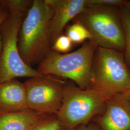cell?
I'll return each instance as SVG.
<instances>
[{"instance_id":"1","label":"cell","mask_w":130,"mask_h":130,"mask_svg":"<svg viewBox=\"0 0 130 130\" xmlns=\"http://www.w3.org/2000/svg\"><path fill=\"white\" fill-rule=\"evenodd\" d=\"M53 14L49 0H34L23 20L19 32V52L30 67L40 64L51 51Z\"/></svg>"},{"instance_id":"2","label":"cell","mask_w":130,"mask_h":130,"mask_svg":"<svg viewBox=\"0 0 130 130\" xmlns=\"http://www.w3.org/2000/svg\"><path fill=\"white\" fill-rule=\"evenodd\" d=\"M97 48L90 41L70 53L51 50L39 64L38 71L42 74L70 79L82 89L91 88L93 60Z\"/></svg>"},{"instance_id":"3","label":"cell","mask_w":130,"mask_h":130,"mask_svg":"<svg viewBox=\"0 0 130 130\" xmlns=\"http://www.w3.org/2000/svg\"><path fill=\"white\" fill-rule=\"evenodd\" d=\"M123 56L116 50L98 47L93 60L91 88L107 99L130 89V73Z\"/></svg>"},{"instance_id":"4","label":"cell","mask_w":130,"mask_h":130,"mask_svg":"<svg viewBox=\"0 0 130 130\" xmlns=\"http://www.w3.org/2000/svg\"><path fill=\"white\" fill-rule=\"evenodd\" d=\"M107 99L93 89H82L74 84L66 83L60 108L56 114L66 130L86 125L102 114Z\"/></svg>"},{"instance_id":"5","label":"cell","mask_w":130,"mask_h":130,"mask_svg":"<svg viewBox=\"0 0 130 130\" xmlns=\"http://www.w3.org/2000/svg\"><path fill=\"white\" fill-rule=\"evenodd\" d=\"M24 18L9 14L1 28L0 83L18 78H30L44 75L27 65L20 55L19 32Z\"/></svg>"},{"instance_id":"6","label":"cell","mask_w":130,"mask_h":130,"mask_svg":"<svg viewBox=\"0 0 130 130\" xmlns=\"http://www.w3.org/2000/svg\"><path fill=\"white\" fill-rule=\"evenodd\" d=\"M91 34L90 41L98 47L125 49L122 25L115 11L108 6H91L79 14V21Z\"/></svg>"},{"instance_id":"7","label":"cell","mask_w":130,"mask_h":130,"mask_svg":"<svg viewBox=\"0 0 130 130\" xmlns=\"http://www.w3.org/2000/svg\"><path fill=\"white\" fill-rule=\"evenodd\" d=\"M66 83L49 75L29 78L24 83L28 109L56 115L62 105Z\"/></svg>"},{"instance_id":"8","label":"cell","mask_w":130,"mask_h":130,"mask_svg":"<svg viewBox=\"0 0 130 130\" xmlns=\"http://www.w3.org/2000/svg\"><path fill=\"white\" fill-rule=\"evenodd\" d=\"M93 121L102 130H130V104L123 94L107 99L106 108Z\"/></svg>"},{"instance_id":"9","label":"cell","mask_w":130,"mask_h":130,"mask_svg":"<svg viewBox=\"0 0 130 130\" xmlns=\"http://www.w3.org/2000/svg\"><path fill=\"white\" fill-rule=\"evenodd\" d=\"M53 14L51 22V43L67 24L90 7L89 0H49Z\"/></svg>"},{"instance_id":"10","label":"cell","mask_w":130,"mask_h":130,"mask_svg":"<svg viewBox=\"0 0 130 130\" xmlns=\"http://www.w3.org/2000/svg\"><path fill=\"white\" fill-rule=\"evenodd\" d=\"M28 109L24 83L17 79L0 83V113L17 112Z\"/></svg>"},{"instance_id":"11","label":"cell","mask_w":130,"mask_h":130,"mask_svg":"<svg viewBox=\"0 0 130 130\" xmlns=\"http://www.w3.org/2000/svg\"><path fill=\"white\" fill-rule=\"evenodd\" d=\"M48 115L30 109L0 113V130H32Z\"/></svg>"},{"instance_id":"12","label":"cell","mask_w":130,"mask_h":130,"mask_svg":"<svg viewBox=\"0 0 130 130\" xmlns=\"http://www.w3.org/2000/svg\"><path fill=\"white\" fill-rule=\"evenodd\" d=\"M28 0H0V4L9 14L25 17L32 4Z\"/></svg>"},{"instance_id":"13","label":"cell","mask_w":130,"mask_h":130,"mask_svg":"<svg viewBox=\"0 0 130 130\" xmlns=\"http://www.w3.org/2000/svg\"><path fill=\"white\" fill-rule=\"evenodd\" d=\"M66 35L73 43H80L85 40H91V36L88 30L79 21L69 26Z\"/></svg>"},{"instance_id":"14","label":"cell","mask_w":130,"mask_h":130,"mask_svg":"<svg viewBox=\"0 0 130 130\" xmlns=\"http://www.w3.org/2000/svg\"><path fill=\"white\" fill-rule=\"evenodd\" d=\"M122 25L125 37V63L130 66V12L128 9H123L121 12Z\"/></svg>"},{"instance_id":"15","label":"cell","mask_w":130,"mask_h":130,"mask_svg":"<svg viewBox=\"0 0 130 130\" xmlns=\"http://www.w3.org/2000/svg\"><path fill=\"white\" fill-rule=\"evenodd\" d=\"M32 130H66L56 115H48Z\"/></svg>"},{"instance_id":"16","label":"cell","mask_w":130,"mask_h":130,"mask_svg":"<svg viewBox=\"0 0 130 130\" xmlns=\"http://www.w3.org/2000/svg\"><path fill=\"white\" fill-rule=\"evenodd\" d=\"M53 50L60 54H67L72 46V42L66 35L61 34L53 42Z\"/></svg>"},{"instance_id":"17","label":"cell","mask_w":130,"mask_h":130,"mask_svg":"<svg viewBox=\"0 0 130 130\" xmlns=\"http://www.w3.org/2000/svg\"><path fill=\"white\" fill-rule=\"evenodd\" d=\"M91 6H108L112 5H121L126 4L125 1L122 0H89Z\"/></svg>"},{"instance_id":"18","label":"cell","mask_w":130,"mask_h":130,"mask_svg":"<svg viewBox=\"0 0 130 130\" xmlns=\"http://www.w3.org/2000/svg\"><path fill=\"white\" fill-rule=\"evenodd\" d=\"M9 15V14L7 10L5 8L0 4V30L2 25L4 23L5 20ZM2 50V40L0 34V54Z\"/></svg>"},{"instance_id":"19","label":"cell","mask_w":130,"mask_h":130,"mask_svg":"<svg viewBox=\"0 0 130 130\" xmlns=\"http://www.w3.org/2000/svg\"><path fill=\"white\" fill-rule=\"evenodd\" d=\"M73 130H102L98 124L93 122H90L88 124L79 126Z\"/></svg>"},{"instance_id":"20","label":"cell","mask_w":130,"mask_h":130,"mask_svg":"<svg viewBox=\"0 0 130 130\" xmlns=\"http://www.w3.org/2000/svg\"><path fill=\"white\" fill-rule=\"evenodd\" d=\"M122 94L130 104V89Z\"/></svg>"},{"instance_id":"21","label":"cell","mask_w":130,"mask_h":130,"mask_svg":"<svg viewBox=\"0 0 130 130\" xmlns=\"http://www.w3.org/2000/svg\"><path fill=\"white\" fill-rule=\"evenodd\" d=\"M127 4V9L128 10H130V1L128 2H126V3Z\"/></svg>"}]
</instances>
